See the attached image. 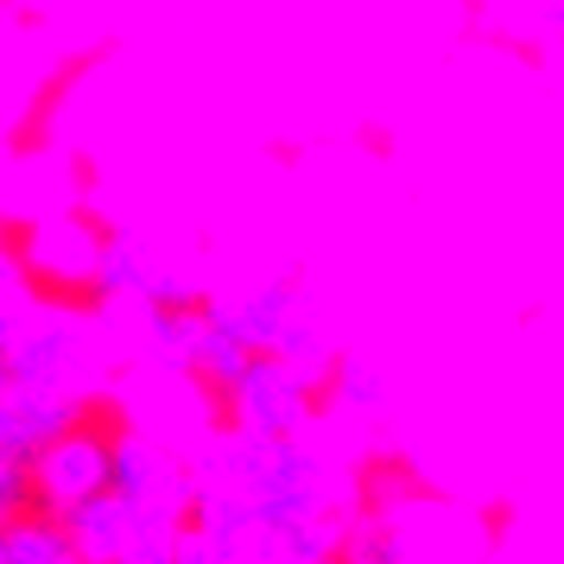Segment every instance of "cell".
Segmentation results:
<instances>
[{
    "label": "cell",
    "mask_w": 564,
    "mask_h": 564,
    "mask_svg": "<svg viewBox=\"0 0 564 564\" xmlns=\"http://www.w3.org/2000/svg\"><path fill=\"white\" fill-rule=\"evenodd\" d=\"M121 444H128V425L108 406H89L45 457L32 463V508L57 513V520H77L108 488L115 463H121Z\"/></svg>",
    "instance_id": "3957f363"
},
{
    "label": "cell",
    "mask_w": 564,
    "mask_h": 564,
    "mask_svg": "<svg viewBox=\"0 0 564 564\" xmlns=\"http://www.w3.org/2000/svg\"><path fill=\"white\" fill-rule=\"evenodd\" d=\"M197 508V469H184L153 437L128 432L108 488L70 520L89 564H172Z\"/></svg>",
    "instance_id": "7a4b0ae2"
},
{
    "label": "cell",
    "mask_w": 564,
    "mask_h": 564,
    "mask_svg": "<svg viewBox=\"0 0 564 564\" xmlns=\"http://www.w3.org/2000/svg\"><path fill=\"white\" fill-rule=\"evenodd\" d=\"M0 564H7V558H0Z\"/></svg>",
    "instance_id": "5b68a950"
},
{
    "label": "cell",
    "mask_w": 564,
    "mask_h": 564,
    "mask_svg": "<svg viewBox=\"0 0 564 564\" xmlns=\"http://www.w3.org/2000/svg\"><path fill=\"white\" fill-rule=\"evenodd\" d=\"M89 406L96 400L89 393H70V387H39V381L0 387V463L32 469Z\"/></svg>",
    "instance_id": "277c9868"
},
{
    "label": "cell",
    "mask_w": 564,
    "mask_h": 564,
    "mask_svg": "<svg viewBox=\"0 0 564 564\" xmlns=\"http://www.w3.org/2000/svg\"><path fill=\"white\" fill-rule=\"evenodd\" d=\"M343 488L317 451L229 432L197 463V508L172 564H343Z\"/></svg>",
    "instance_id": "6da1fadb"
}]
</instances>
